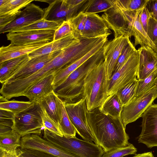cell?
<instances>
[{"label":"cell","mask_w":157,"mask_h":157,"mask_svg":"<svg viewBox=\"0 0 157 157\" xmlns=\"http://www.w3.org/2000/svg\"><path fill=\"white\" fill-rule=\"evenodd\" d=\"M139 66V56L137 50L128 58L123 65L113 74L108 82V96L115 94L127 84L137 79Z\"/></svg>","instance_id":"obj_6"},{"label":"cell","mask_w":157,"mask_h":157,"mask_svg":"<svg viewBox=\"0 0 157 157\" xmlns=\"http://www.w3.org/2000/svg\"><path fill=\"white\" fill-rule=\"evenodd\" d=\"M157 98V86L144 94L136 97L130 102L123 106L121 118L125 128L128 124L142 117L145 110Z\"/></svg>","instance_id":"obj_10"},{"label":"cell","mask_w":157,"mask_h":157,"mask_svg":"<svg viewBox=\"0 0 157 157\" xmlns=\"http://www.w3.org/2000/svg\"><path fill=\"white\" fill-rule=\"evenodd\" d=\"M157 69L142 80H138L136 97L141 95L157 86Z\"/></svg>","instance_id":"obj_34"},{"label":"cell","mask_w":157,"mask_h":157,"mask_svg":"<svg viewBox=\"0 0 157 157\" xmlns=\"http://www.w3.org/2000/svg\"><path fill=\"white\" fill-rule=\"evenodd\" d=\"M107 37L105 38L83 56L56 72L54 74V89L63 82L72 72L100 51L107 42Z\"/></svg>","instance_id":"obj_20"},{"label":"cell","mask_w":157,"mask_h":157,"mask_svg":"<svg viewBox=\"0 0 157 157\" xmlns=\"http://www.w3.org/2000/svg\"><path fill=\"white\" fill-rule=\"evenodd\" d=\"M17 157H20L17 154Z\"/></svg>","instance_id":"obj_48"},{"label":"cell","mask_w":157,"mask_h":157,"mask_svg":"<svg viewBox=\"0 0 157 157\" xmlns=\"http://www.w3.org/2000/svg\"><path fill=\"white\" fill-rule=\"evenodd\" d=\"M61 117L59 126L63 136L66 138H72L75 136L76 131L71 121L65 107V102L60 100Z\"/></svg>","instance_id":"obj_28"},{"label":"cell","mask_w":157,"mask_h":157,"mask_svg":"<svg viewBox=\"0 0 157 157\" xmlns=\"http://www.w3.org/2000/svg\"><path fill=\"white\" fill-rule=\"evenodd\" d=\"M130 42L129 37L122 36L107 41L104 45V63L108 81L114 72L117 62L123 50Z\"/></svg>","instance_id":"obj_14"},{"label":"cell","mask_w":157,"mask_h":157,"mask_svg":"<svg viewBox=\"0 0 157 157\" xmlns=\"http://www.w3.org/2000/svg\"><path fill=\"white\" fill-rule=\"evenodd\" d=\"M17 151L20 157H57L42 151L20 148H17Z\"/></svg>","instance_id":"obj_40"},{"label":"cell","mask_w":157,"mask_h":157,"mask_svg":"<svg viewBox=\"0 0 157 157\" xmlns=\"http://www.w3.org/2000/svg\"><path fill=\"white\" fill-rule=\"evenodd\" d=\"M147 35L153 43L157 46V20L151 17L148 23Z\"/></svg>","instance_id":"obj_41"},{"label":"cell","mask_w":157,"mask_h":157,"mask_svg":"<svg viewBox=\"0 0 157 157\" xmlns=\"http://www.w3.org/2000/svg\"><path fill=\"white\" fill-rule=\"evenodd\" d=\"M141 10L128 11L125 15L124 22L129 37L133 36L135 47L138 44L141 46H147L157 54L156 46L151 41L140 21L139 14Z\"/></svg>","instance_id":"obj_13"},{"label":"cell","mask_w":157,"mask_h":157,"mask_svg":"<svg viewBox=\"0 0 157 157\" xmlns=\"http://www.w3.org/2000/svg\"><path fill=\"white\" fill-rule=\"evenodd\" d=\"M69 21L72 33L80 40L108 36L111 34L104 20L97 13L80 12Z\"/></svg>","instance_id":"obj_4"},{"label":"cell","mask_w":157,"mask_h":157,"mask_svg":"<svg viewBox=\"0 0 157 157\" xmlns=\"http://www.w3.org/2000/svg\"><path fill=\"white\" fill-rule=\"evenodd\" d=\"M33 0H0V15L17 13Z\"/></svg>","instance_id":"obj_27"},{"label":"cell","mask_w":157,"mask_h":157,"mask_svg":"<svg viewBox=\"0 0 157 157\" xmlns=\"http://www.w3.org/2000/svg\"><path fill=\"white\" fill-rule=\"evenodd\" d=\"M28 54L6 60L0 63V82L5 83L7 76L20 64L29 58Z\"/></svg>","instance_id":"obj_30"},{"label":"cell","mask_w":157,"mask_h":157,"mask_svg":"<svg viewBox=\"0 0 157 157\" xmlns=\"http://www.w3.org/2000/svg\"><path fill=\"white\" fill-rule=\"evenodd\" d=\"M62 50L27 59L7 76L4 83L24 78L34 74L57 56Z\"/></svg>","instance_id":"obj_11"},{"label":"cell","mask_w":157,"mask_h":157,"mask_svg":"<svg viewBox=\"0 0 157 157\" xmlns=\"http://www.w3.org/2000/svg\"><path fill=\"white\" fill-rule=\"evenodd\" d=\"M137 149L132 144L129 143L127 147L117 148L104 152L101 157H123L129 155H135Z\"/></svg>","instance_id":"obj_37"},{"label":"cell","mask_w":157,"mask_h":157,"mask_svg":"<svg viewBox=\"0 0 157 157\" xmlns=\"http://www.w3.org/2000/svg\"><path fill=\"white\" fill-rule=\"evenodd\" d=\"M21 136L13 130L0 135V150L6 152L17 150L21 146Z\"/></svg>","instance_id":"obj_25"},{"label":"cell","mask_w":157,"mask_h":157,"mask_svg":"<svg viewBox=\"0 0 157 157\" xmlns=\"http://www.w3.org/2000/svg\"><path fill=\"white\" fill-rule=\"evenodd\" d=\"M103 59V47L72 72L63 82L53 90L54 92L65 103L74 102L82 98L86 76Z\"/></svg>","instance_id":"obj_2"},{"label":"cell","mask_w":157,"mask_h":157,"mask_svg":"<svg viewBox=\"0 0 157 157\" xmlns=\"http://www.w3.org/2000/svg\"><path fill=\"white\" fill-rule=\"evenodd\" d=\"M156 86H157V81H156Z\"/></svg>","instance_id":"obj_49"},{"label":"cell","mask_w":157,"mask_h":157,"mask_svg":"<svg viewBox=\"0 0 157 157\" xmlns=\"http://www.w3.org/2000/svg\"><path fill=\"white\" fill-rule=\"evenodd\" d=\"M55 31L43 29L11 32L6 35V37L11 44L24 45L43 40H53Z\"/></svg>","instance_id":"obj_17"},{"label":"cell","mask_w":157,"mask_h":157,"mask_svg":"<svg viewBox=\"0 0 157 157\" xmlns=\"http://www.w3.org/2000/svg\"><path fill=\"white\" fill-rule=\"evenodd\" d=\"M104 61V59L93 68L85 80L82 98L85 99L89 111L100 107L108 97V81Z\"/></svg>","instance_id":"obj_3"},{"label":"cell","mask_w":157,"mask_h":157,"mask_svg":"<svg viewBox=\"0 0 157 157\" xmlns=\"http://www.w3.org/2000/svg\"><path fill=\"white\" fill-rule=\"evenodd\" d=\"M113 5L122 10L136 11L146 6L148 0H111Z\"/></svg>","instance_id":"obj_33"},{"label":"cell","mask_w":157,"mask_h":157,"mask_svg":"<svg viewBox=\"0 0 157 157\" xmlns=\"http://www.w3.org/2000/svg\"><path fill=\"white\" fill-rule=\"evenodd\" d=\"M54 74L47 76L34 84L24 92L22 96L26 97L29 101L37 104L53 90Z\"/></svg>","instance_id":"obj_21"},{"label":"cell","mask_w":157,"mask_h":157,"mask_svg":"<svg viewBox=\"0 0 157 157\" xmlns=\"http://www.w3.org/2000/svg\"><path fill=\"white\" fill-rule=\"evenodd\" d=\"M0 110V135L13 130V119L14 114L9 111Z\"/></svg>","instance_id":"obj_35"},{"label":"cell","mask_w":157,"mask_h":157,"mask_svg":"<svg viewBox=\"0 0 157 157\" xmlns=\"http://www.w3.org/2000/svg\"><path fill=\"white\" fill-rule=\"evenodd\" d=\"M87 120L95 144L104 152L127 147L129 139L121 117L114 118L100 112L98 108L87 110Z\"/></svg>","instance_id":"obj_1"},{"label":"cell","mask_w":157,"mask_h":157,"mask_svg":"<svg viewBox=\"0 0 157 157\" xmlns=\"http://www.w3.org/2000/svg\"><path fill=\"white\" fill-rule=\"evenodd\" d=\"M0 157H6V151L0 150Z\"/></svg>","instance_id":"obj_47"},{"label":"cell","mask_w":157,"mask_h":157,"mask_svg":"<svg viewBox=\"0 0 157 157\" xmlns=\"http://www.w3.org/2000/svg\"><path fill=\"white\" fill-rule=\"evenodd\" d=\"M112 6L111 0H87L80 12L92 13L104 12L110 9Z\"/></svg>","instance_id":"obj_29"},{"label":"cell","mask_w":157,"mask_h":157,"mask_svg":"<svg viewBox=\"0 0 157 157\" xmlns=\"http://www.w3.org/2000/svg\"><path fill=\"white\" fill-rule=\"evenodd\" d=\"M60 100L53 90L37 103L45 109L49 116L58 125L61 117Z\"/></svg>","instance_id":"obj_23"},{"label":"cell","mask_w":157,"mask_h":157,"mask_svg":"<svg viewBox=\"0 0 157 157\" xmlns=\"http://www.w3.org/2000/svg\"><path fill=\"white\" fill-rule=\"evenodd\" d=\"M44 128L38 104L28 111L14 114L12 128L21 137L32 134L40 135Z\"/></svg>","instance_id":"obj_8"},{"label":"cell","mask_w":157,"mask_h":157,"mask_svg":"<svg viewBox=\"0 0 157 157\" xmlns=\"http://www.w3.org/2000/svg\"><path fill=\"white\" fill-rule=\"evenodd\" d=\"M138 82L137 79L127 84L116 93L123 106L127 105L136 97Z\"/></svg>","instance_id":"obj_31"},{"label":"cell","mask_w":157,"mask_h":157,"mask_svg":"<svg viewBox=\"0 0 157 157\" xmlns=\"http://www.w3.org/2000/svg\"><path fill=\"white\" fill-rule=\"evenodd\" d=\"M133 157H154L152 152H148L142 154H135Z\"/></svg>","instance_id":"obj_45"},{"label":"cell","mask_w":157,"mask_h":157,"mask_svg":"<svg viewBox=\"0 0 157 157\" xmlns=\"http://www.w3.org/2000/svg\"><path fill=\"white\" fill-rule=\"evenodd\" d=\"M45 40L26 44H10L0 48V63L6 60L28 54L53 41Z\"/></svg>","instance_id":"obj_18"},{"label":"cell","mask_w":157,"mask_h":157,"mask_svg":"<svg viewBox=\"0 0 157 157\" xmlns=\"http://www.w3.org/2000/svg\"><path fill=\"white\" fill-rule=\"evenodd\" d=\"M151 17V14L146 6L141 10L139 14V20L146 33L147 30L149 19Z\"/></svg>","instance_id":"obj_42"},{"label":"cell","mask_w":157,"mask_h":157,"mask_svg":"<svg viewBox=\"0 0 157 157\" xmlns=\"http://www.w3.org/2000/svg\"><path fill=\"white\" fill-rule=\"evenodd\" d=\"M43 138L57 147L79 157H101L104 153L98 145L76 136H60L46 128L43 129Z\"/></svg>","instance_id":"obj_5"},{"label":"cell","mask_w":157,"mask_h":157,"mask_svg":"<svg viewBox=\"0 0 157 157\" xmlns=\"http://www.w3.org/2000/svg\"><path fill=\"white\" fill-rule=\"evenodd\" d=\"M123 105L116 93L107 97L102 105L98 107L102 113L114 118L121 117Z\"/></svg>","instance_id":"obj_24"},{"label":"cell","mask_w":157,"mask_h":157,"mask_svg":"<svg viewBox=\"0 0 157 157\" xmlns=\"http://www.w3.org/2000/svg\"><path fill=\"white\" fill-rule=\"evenodd\" d=\"M87 0H51L49 6L44 9V19L59 22L69 21L80 12Z\"/></svg>","instance_id":"obj_7"},{"label":"cell","mask_w":157,"mask_h":157,"mask_svg":"<svg viewBox=\"0 0 157 157\" xmlns=\"http://www.w3.org/2000/svg\"><path fill=\"white\" fill-rule=\"evenodd\" d=\"M20 148L42 151L57 157H79L57 147L37 134L22 137Z\"/></svg>","instance_id":"obj_15"},{"label":"cell","mask_w":157,"mask_h":157,"mask_svg":"<svg viewBox=\"0 0 157 157\" xmlns=\"http://www.w3.org/2000/svg\"></svg>","instance_id":"obj_50"},{"label":"cell","mask_w":157,"mask_h":157,"mask_svg":"<svg viewBox=\"0 0 157 157\" xmlns=\"http://www.w3.org/2000/svg\"><path fill=\"white\" fill-rule=\"evenodd\" d=\"M136 50L134 46L130 41L123 50L117 62L113 72L117 71L123 65L129 56Z\"/></svg>","instance_id":"obj_38"},{"label":"cell","mask_w":157,"mask_h":157,"mask_svg":"<svg viewBox=\"0 0 157 157\" xmlns=\"http://www.w3.org/2000/svg\"><path fill=\"white\" fill-rule=\"evenodd\" d=\"M6 152V157H17V150L10 152Z\"/></svg>","instance_id":"obj_46"},{"label":"cell","mask_w":157,"mask_h":157,"mask_svg":"<svg viewBox=\"0 0 157 157\" xmlns=\"http://www.w3.org/2000/svg\"><path fill=\"white\" fill-rule=\"evenodd\" d=\"M39 106L40 113L44 128L59 136H63L59 125L49 116L45 109Z\"/></svg>","instance_id":"obj_36"},{"label":"cell","mask_w":157,"mask_h":157,"mask_svg":"<svg viewBox=\"0 0 157 157\" xmlns=\"http://www.w3.org/2000/svg\"><path fill=\"white\" fill-rule=\"evenodd\" d=\"M21 11L17 13L5 14L0 15V28L6 26L13 21Z\"/></svg>","instance_id":"obj_43"},{"label":"cell","mask_w":157,"mask_h":157,"mask_svg":"<svg viewBox=\"0 0 157 157\" xmlns=\"http://www.w3.org/2000/svg\"><path fill=\"white\" fill-rule=\"evenodd\" d=\"M36 104L31 102L18 101L15 100L0 102V109L18 114L28 111L33 108Z\"/></svg>","instance_id":"obj_26"},{"label":"cell","mask_w":157,"mask_h":157,"mask_svg":"<svg viewBox=\"0 0 157 157\" xmlns=\"http://www.w3.org/2000/svg\"><path fill=\"white\" fill-rule=\"evenodd\" d=\"M62 24V23L59 22L48 21L43 18L28 26L15 29L12 32L43 29L56 30Z\"/></svg>","instance_id":"obj_32"},{"label":"cell","mask_w":157,"mask_h":157,"mask_svg":"<svg viewBox=\"0 0 157 157\" xmlns=\"http://www.w3.org/2000/svg\"><path fill=\"white\" fill-rule=\"evenodd\" d=\"M65 107L76 132L84 140L94 142L87 122L88 110L85 99L82 98L74 102L65 103Z\"/></svg>","instance_id":"obj_9"},{"label":"cell","mask_w":157,"mask_h":157,"mask_svg":"<svg viewBox=\"0 0 157 157\" xmlns=\"http://www.w3.org/2000/svg\"><path fill=\"white\" fill-rule=\"evenodd\" d=\"M43 9L35 4L30 3L21 10L15 19L6 26L0 28V33L11 32L13 31L30 25L43 19Z\"/></svg>","instance_id":"obj_16"},{"label":"cell","mask_w":157,"mask_h":157,"mask_svg":"<svg viewBox=\"0 0 157 157\" xmlns=\"http://www.w3.org/2000/svg\"><path fill=\"white\" fill-rule=\"evenodd\" d=\"M139 56L137 79L142 80L157 69V54L151 47L141 46L137 50Z\"/></svg>","instance_id":"obj_19"},{"label":"cell","mask_w":157,"mask_h":157,"mask_svg":"<svg viewBox=\"0 0 157 157\" xmlns=\"http://www.w3.org/2000/svg\"><path fill=\"white\" fill-rule=\"evenodd\" d=\"M72 32V29L69 21H64L55 30L53 41L61 39Z\"/></svg>","instance_id":"obj_39"},{"label":"cell","mask_w":157,"mask_h":157,"mask_svg":"<svg viewBox=\"0 0 157 157\" xmlns=\"http://www.w3.org/2000/svg\"><path fill=\"white\" fill-rule=\"evenodd\" d=\"M142 130L139 143L150 148L157 147V104L151 105L142 116Z\"/></svg>","instance_id":"obj_12"},{"label":"cell","mask_w":157,"mask_h":157,"mask_svg":"<svg viewBox=\"0 0 157 157\" xmlns=\"http://www.w3.org/2000/svg\"><path fill=\"white\" fill-rule=\"evenodd\" d=\"M146 7L152 17L157 20V0H148Z\"/></svg>","instance_id":"obj_44"},{"label":"cell","mask_w":157,"mask_h":157,"mask_svg":"<svg viewBox=\"0 0 157 157\" xmlns=\"http://www.w3.org/2000/svg\"><path fill=\"white\" fill-rule=\"evenodd\" d=\"M80 40L76 38L72 33L45 45L28 54L30 59L62 50L70 45L78 42Z\"/></svg>","instance_id":"obj_22"}]
</instances>
